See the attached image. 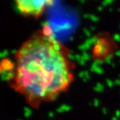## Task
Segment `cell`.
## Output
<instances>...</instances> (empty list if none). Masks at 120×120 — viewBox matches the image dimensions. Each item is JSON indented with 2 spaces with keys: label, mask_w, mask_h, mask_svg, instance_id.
Segmentation results:
<instances>
[{
  "label": "cell",
  "mask_w": 120,
  "mask_h": 120,
  "mask_svg": "<svg viewBox=\"0 0 120 120\" xmlns=\"http://www.w3.org/2000/svg\"><path fill=\"white\" fill-rule=\"evenodd\" d=\"M54 3L51 0H41V1H33V0H18L15 1V7L18 12L25 18H31L39 19L44 15L48 8Z\"/></svg>",
  "instance_id": "2"
},
{
  "label": "cell",
  "mask_w": 120,
  "mask_h": 120,
  "mask_svg": "<svg viewBox=\"0 0 120 120\" xmlns=\"http://www.w3.org/2000/svg\"><path fill=\"white\" fill-rule=\"evenodd\" d=\"M12 64L10 86L35 109L67 93L75 80L71 51L48 24L22 43Z\"/></svg>",
  "instance_id": "1"
}]
</instances>
